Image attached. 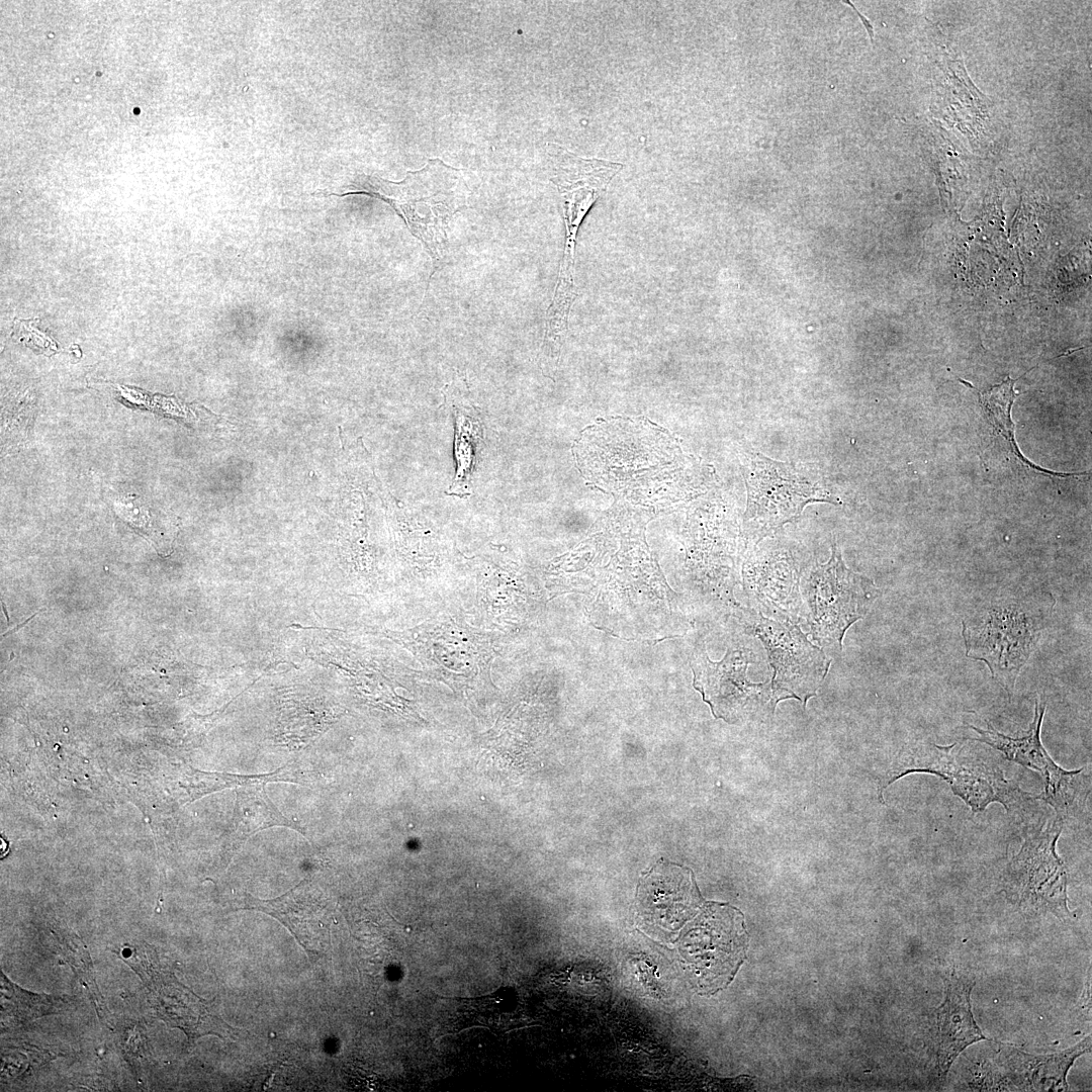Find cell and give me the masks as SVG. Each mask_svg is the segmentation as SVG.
<instances>
[{"label": "cell", "mask_w": 1092, "mask_h": 1092, "mask_svg": "<svg viewBox=\"0 0 1092 1092\" xmlns=\"http://www.w3.org/2000/svg\"><path fill=\"white\" fill-rule=\"evenodd\" d=\"M574 451L589 482L631 502L656 499L662 484L672 493L687 476L673 438L644 419L600 422L582 433Z\"/></svg>", "instance_id": "obj_1"}, {"label": "cell", "mask_w": 1092, "mask_h": 1092, "mask_svg": "<svg viewBox=\"0 0 1092 1092\" xmlns=\"http://www.w3.org/2000/svg\"><path fill=\"white\" fill-rule=\"evenodd\" d=\"M326 194L339 197L366 194L388 203L422 242L435 271L447 254L448 224L466 205L469 188L462 171L440 159H430L422 169L407 172L399 182L361 175L342 191Z\"/></svg>", "instance_id": "obj_2"}, {"label": "cell", "mask_w": 1092, "mask_h": 1092, "mask_svg": "<svg viewBox=\"0 0 1092 1092\" xmlns=\"http://www.w3.org/2000/svg\"><path fill=\"white\" fill-rule=\"evenodd\" d=\"M912 772H927L941 778L973 813L984 811L995 802L1009 811L1015 805L1034 798L1007 780L996 763L976 756L959 743L947 746L932 743L902 752L886 774L881 794L896 780Z\"/></svg>", "instance_id": "obj_3"}, {"label": "cell", "mask_w": 1092, "mask_h": 1092, "mask_svg": "<svg viewBox=\"0 0 1092 1092\" xmlns=\"http://www.w3.org/2000/svg\"><path fill=\"white\" fill-rule=\"evenodd\" d=\"M744 477L748 495L745 523L759 539L794 523L808 504L832 502L818 471L757 452L747 458Z\"/></svg>", "instance_id": "obj_4"}, {"label": "cell", "mask_w": 1092, "mask_h": 1092, "mask_svg": "<svg viewBox=\"0 0 1092 1092\" xmlns=\"http://www.w3.org/2000/svg\"><path fill=\"white\" fill-rule=\"evenodd\" d=\"M1064 821L1057 817L1031 831L1005 872V891L1023 910L1071 916L1068 907V875L1057 852Z\"/></svg>", "instance_id": "obj_5"}, {"label": "cell", "mask_w": 1092, "mask_h": 1092, "mask_svg": "<svg viewBox=\"0 0 1092 1092\" xmlns=\"http://www.w3.org/2000/svg\"><path fill=\"white\" fill-rule=\"evenodd\" d=\"M804 589L814 638L839 648L846 630L866 615L877 593L872 580L846 567L836 544L830 559L811 569Z\"/></svg>", "instance_id": "obj_6"}, {"label": "cell", "mask_w": 1092, "mask_h": 1092, "mask_svg": "<svg viewBox=\"0 0 1092 1092\" xmlns=\"http://www.w3.org/2000/svg\"><path fill=\"white\" fill-rule=\"evenodd\" d=\"M976 625L963 622L966 655L984 661L995 680L1010 692L1040 630L1038 617L1017 604L995 605Z\"/></svg>", "instance_id": "obj_7"}, {"label": "cell", "mask_w": 1092, "mask_h": 1092, "mask_svg": "<svg viewBox=\"0 0 1092 1092\" xmlns=\"http://www.w3.org/2000/svg\"><path fill=\"white\" fill-rule=\"evenodd\" d=\"M1044 713L1045 705L1036 699L1033 720L1027 732L1020 737L1005 735L990 723L988 729L973 725L969 727L978 734L974 740L992 746L1007 760L1037 770L1043 779L1044 789L1035 799L1049 804L1056 816L1065 822L1083 810L1090 793V780L1084 774V768L1064 769L1046 752L1040 740Z\"/></svg>", "instance_id": "obj_8"}, {"label": "cell", "mask_w": 1092, "mask_h": 1092, "mask_svg": "<svg viewBox=\"0 0 1092 1092\" xmlns=\"http://www.w3.org/2000/svg\"><path fill=\"white\" fill-rule=\"evenodd\" d=\"M755 633L774 669L770 680L777 702L795 698L805 706L823 682L830 659L796 625L760 617Z\"/></svg>", "instance_id": "obj_9"}, {"label": "cell", "mask_w": 1092, "mask_h": 1092, "mask_svg": "<svg viewBox=\"0 0 1092 1092\" xmlns=\"http://www.w3.org/2000/svg\"><path fill=\"white\" fill-rule=\"evenodd\" d=\"M748 662V655L740 650H729L719 662L710 661L706 655L697 660L694 686L716 718L730 722L774 713L778 702L771 680L751 682L746 676Z\"/></svg>", "instance_id": "obj_10"}, {"label": "cell", "mask_w": 1092, "mask_h": 1092, "mask_svg": "<svg viewBox=\"0 0 1092 1092\" xmlns=\"http://www.w3.org/2000/svg\"><path fill=\"white\" fill-rule=\"evenodd\" d=\"M547 148L552 173L550 179L561 197L565 223L564 248L575 249L582 219L623 165L583 158L556 144H549Z\"/></svg>", "instance_id": "obj_11"}, {"label": "cell", "mask_w": 1092, "mask_h": 1092, "mask_svg": "<svg viewBox=\"0 0 1092 1092\" xmlns=\"http://www.w3.org/2000/svg\"><path fill=\"white\" fill-rule=\"evenodd\" d=\"M974 986V979L954 971L944 979V999L933 1013L936 1067L941 1078L946 1076L964 1050L987 1039L972 1012L971 993Z\"/></svg>", "instance_id": "obj_12"}, {"label": "cell", "mask_w": 1092, "mask_h": 1092, "mask_svg": "<svg viewBox=\"0 0 1092 1092\" xmlns=\"http://www.w3.org/2000/svg\"><path fill=\"white\" fill-rule=\"evenodd\" d=\"M728 909H709L699 927L687 939L686 947L697 973L711 979H723L733 974L743 958L745 937L740 934L737 919H724Z\"/></svg>", "instance_id": "obj_13"}, {"label": "cell", "mask_w": 1092, "mask_h": 1092, "mask_svg": "<svg viewBox=\"0 0 1092 1092\" xmlns=\"http://www.w3.org/2000/svg\"><path fill=\"white\" fill-rule=\"evenodd\" d=\"M242 909L265 912L284 924L305 949L309 958L320 953L323 941L322 917L326 902L315 894L307 881L300 882L286 894L272 900H262L245 894L240 900Z\"/></svg>", "instance_id": "obj_14"}, {"label": "cell", "mask_w": 1092, "mask_h": 1092, "mask_svg": "<svg viewBox=\"0 0 1092 1092\" xmlns=\"http://www.w3.org/2000/svg\"><path fill=\"white\" fill-rule=\"evenodd\" d=\"M296 771V768L286 765L268 775L238 778L237 785L241 786V791L236 811V828L240 842H245L252 835L272 826H286L305 834L304 827L282 815L264 789L265 784L272 781L294 779L299 783V779L293 775Z\"/></svg>", "instance_id": "obj_15"}, {"label": "cell", "mask_w": 1092, "mask_h": 1092, "mask_svg": "<svg viewBox=\"0 0 1092 1092\" xmlns=\"http://www.w3.org/2000/svg\"><path fill=\"white\" fill-rule=\"evenodd\" d=\"M1091 1037L1058 1054L1033 1056L1017 1050L1008 1065L1011 1079L1019 1087L1032 1090H1067L1066 1076L1074 1061L1090 1051Z\"/></svg>", "instance_id": "obj_16"}, {"label": "cell", "mask_w": 1092, "mask_h": 1092, "mask_svg": "<svg viewBox=\"0 0 1092 1092\" xmlns=\"http://www.w3.org/2000/svg\"><path fill=\"white\" fill-rule=\"evenodd\" d=\"M1015 382L1016 379L1014 380L1007 376L1000 384L994 385L986 392L977 390L979 393L980 404L983 407L987 422L993 431L992 437L998 439L999 446L1003 445L1005 453L1016 459L1020 465L1037 473L1050 477H1075L1086 475L1087 472L1063 473L1048 470L1032 463L1021 453L1015 440V427L1011 418V407L1017 396V393L1014 390Z\"/></svg>", "instance_id": "obj_17"}, {"label": "cell", "mask_w": 1092, "mask_h": 1092, "mask_svg": "<svg viewBox=\"0 0 1092 1092\" xmlns=\"http://www.w3.org/2000/svg\"><path fill=\"white\" fill-rule=\"evenodd\" d=\"M843 3H845V4L849 5V6H850V7H851V8H852V9H853V10H854L855 12H856V14L858 15V17H859V18L861 19V21H862V23H863V25H864V27H866V29H867L868 33L870 34L871 40L873 41V38H874V29H873V26H872V24L870 23V21H869V20H868V19H867L866 17H863V16H862V15H861V14H860V13H859V12H858L857 10H856V8H855V7L853 6V4H852V3L850 2V1H843Z\"/></svg>", "instance_id": "obj_18"}]
</instances>
